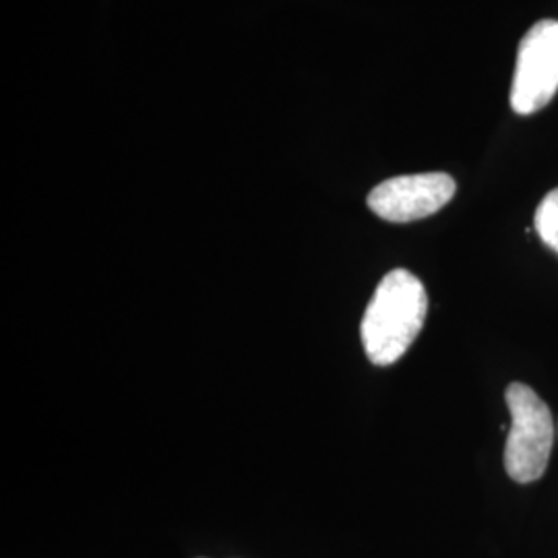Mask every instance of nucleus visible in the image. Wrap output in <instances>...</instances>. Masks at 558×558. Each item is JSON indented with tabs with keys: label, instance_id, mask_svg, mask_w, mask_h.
Here are the masks:
<instances>
[{
	"label": "nucleus",
	"instance_id": "obj_2",
	"mask_svg": "<svg viewBox=\"0 0 558 558\" xmlns=\"http://www.w3.org/2000/svg\"><path fill=\"white\" fill-rule=\"evenodd\" d=\"M505 398L511 412L505 470L519 484H530L546 472L555 442V420L544 399L523 383H511Z\"/></svg>",
	"mask_w": 558,
	"mask_h": 558
},
{
	"label": "nucleus",
	"instance_id": "obj_3",
	"mask_svg": "<svg viewBox=\"0 0 558 558\" xmlns=\"http://www.w3.org/2000/svg\"><path fill=\"white\" fill-rule=\"evenodd\" d=\"M558 92V21L542 20L519 44L511 108L534 114L548 106Z\"/></svg>",
	"mask_w": 558,
	"mask_h": 558
},
{
	"label": "nucleus",
	"instance_id": "obj_1",
	"mask_svg": "<svg viewBox=\"0 0 558 558\" xmlns=\"http://www.w3.org/2000/svg\"><path fill=\"white\" fill-rule=\"evenodd\" d=\"M428 313V296L414 274L393 269L380 279L360 325L368 360L377 366L396 364L418 338Z\"/></svg>",
	"mask_w": 558,
	"mask_h": 558
},
{
	"label": "nucleus",
	"instance_id": "obj_5",
	"mask_svg": "<svg viewBox=\"0 0 558 558\" xmlns=\"http://www.w3.org/2000/svg\"><path fill=\"white\" fill-rule=\"evenodd\" d=\"M536 230L539 239L558 253V189L550 191L538 205Z\"/></svg>",
	"mask_w": 558,
	"mask_h": 558
},
{
	"label": "nucleus",
	"instance_id": "obj_4",
	"mask_svg": "<svg viewBox=\"0 0 558 558\" xmlns=\"http://www.w3.org/2000/svg\"><path fill=\"white\" fill-rule=\"evenodd\" d=\"M456 191V180L445 172L396 177L371 191L368 207L380 220L408 223L437 214L453 199Z\"/></svg>",
	"mask_w": 558,
	"mask_h": 558
}]
</instances>
